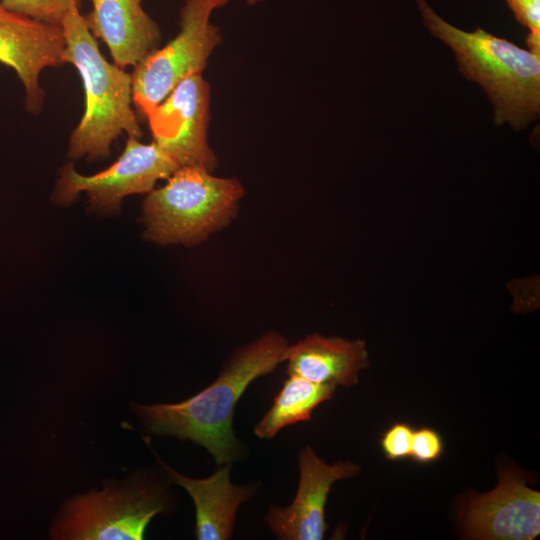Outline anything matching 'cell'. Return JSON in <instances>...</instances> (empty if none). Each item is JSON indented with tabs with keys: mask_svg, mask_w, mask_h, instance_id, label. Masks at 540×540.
<instances>
[{
	"mask_svg": "<svg viewBox=\"0 0 540 540\" xmlns=\"http://www.w3.org/2000/svg\"><path fill=\"white\" fill-rule=\"evenodd\" d=\"M288 347L284 336L269 332L236 353L217 379L191 398L132 408L150 433L190 440L204 447L218 466L232 464L243 449L232 427L235 406L254 380L286 360Z\"/></svg>",
	"mask_w": 540,
	"mask_h": 540,
	"instance_id": "6da1fadb",
	"label": "cell"
},
{
	"mask_svg": "<svg viewBox=\"0 0 540 540\" xmlns=\"http://www.w3.org/2000/svg\"><path fill=\"white\" fill-rule=\"evenodd\" d=\"M430 33L454 52L461 73L478 83L494 106V122L522 129L540 112V55L478 27L466 32L417 0Z\"/></svg>",
	"mask_w": 540,
	"mask_h": 540,
	"instance_id": "7a4b0ae2",
	"label": "cell"
},
{
	"mask_svg": "<svg viewBox=\"0 0 540 540\" xmlns=\"http://www.w3.org/2000/svg\"><path fill=\"white\" fill-rule=\"evenodd\" d=\"M61 26L65 37L62 60L75 66L85 90V111L70 137L68 155L104 159L123 132L137 139L142 136L132 109L131 74L104 58L77 6L68 10Z\"/></svg>",
	"mask_w": 540,
	"mask_h": 540,
	"instance_id": "3957f363",
	"label": "cell"
},
{
	"mask_svg": "<svg viewBox=\"0 0 540 540\" xmlns=\"http://www.w3.org/2000/svg\"><path fill=\"white\" fill-rule=\"evenodd\" d=\"M244 194L236 178L182 166L164 186L148 193L143 203L145 236L159 244H199L232 221Z\"/></svg>",
	"mask_w": 540,
	"mask_h": 540,
	"instance_id": "277c9868",
	"label": "cell"
},
{
	"mask_svg": "<svg viewBox=\"0 0 540 540\" xmlns=\"http://www.w3.org/2000/svg\"><path fill=\"white\" fill-rule=\"evenodd\" d=\"M169 506L166 489L139 478L68 501L51 529V537L72 540H141L152 518Z\"/></svg>",
	"mask_w": 540,
	"mask_h": 540,
	"instance_id": "5b68a950",
	"label": "cell"
},
{
	"mask_svg": "<svg viewBox=\"0 0 540 540\" xmlns=\"http://www.w3.org/2000/svg\"><path fill=\"white\" fill-rule=\"evenodd\" d=\"M215 9L216 0H184L177 36L134 67L133 103L143 114L160 104L183 79L206 68L221 42L219 27L210 20Z\"/></svg>",
	"mask_w": 540,
	"mask_h": 540,
	"instance_id": "8992f818",
	"label": "cell"
},
{
	"mask_svg": "<svg viewBox=\"0 0 540 540\" xmlns=\"http://www.w3.org/2000/svg\"><path fill=\"white\" fill-rule=\"evenodd\" d=\"M178 168L155 142L143 144L135 137H128L118 160L104 171L83 176L75 171L72 163L65 165L54 198L67 204L85 191L93 208L113 211L119 208L125 196L151 192L158 180L168 179Z\"/></svg>",
	"mask_w": 540,
	"mask_h": 540,
	"instance_id": "52a82bcc",
	"label": "cell"
},
{
	"mask_svg": "<svg viewBox=\"0 0 540 540\" xmlns=\"http://www.w3.org/2000/svg\"><path fill=\"white\" fill-rule=\"evenodd\" d=\"M210 86L201 74L183 79L157 106L148 110L155 142L178 165L198 166L210 172L218 161L208 144Z\"/></svg>",
	"mask_w": 540,
	"mask_h": 540,
	"instance_id": "ba28073f",
	"label": "cell"
},
{
	"mask_svg": "<svg viewBox=\"0 0 540 540\" xmlns=\"http://www.w3.org/2000/svg\"><path fill=\"white\" fill-rule=\"evenodd\" d=\"M525 474L504 467L497 486L471 496L459 513L465 536L481 540H533L540 534V493Z\"/></svg>",
	"mask_w": 540,
	"mask_h": 540,
	"instance_id": "9c48e42d",
	"label": "cell"
},
{
	"mask_svg": "<svg viewBox=\"0 0 540 540\" xmlns=\"http://www.w3.org/2000/svg\"><path fill=\"white\" fill-rule=\"evenodd\" d=\"M298 462L294 500L287 507L269 506L265 520L281 540H321L327 530L324 512L332 485L356 475L360 468L349 461L327 464L310 446L300 450Z\"/></svg>",
	"mask_w": 540,
	"mask_h": 540,
	"instance_id": "30bf717a",
	"label": "cell"
},
{
	"mask_svg": "<svg viewBox=\"0 0 540 540\" xmlns=\"http://www.w3.org/2000/svg\"><path fill=\"white\" fill-rule=\"evenodd\" d=\"M62 26L34 20L0 6V63L12 68L25 89V107L38 112L44 92L39 76L47 67L63 65Z\"/></svg>",
	"mask_w": 540,
	"mask_h": 540,
	"instance_id": "8fae6325",
	"label": "cell"
},
{
	"mask_svg": "<svg viewBox=\"0 0 540 540\" xmlns=\"http://www.w3.org/2000/svg\"><path fill=\"white\" fill-rule=\"evenodd\" d=\"M92 10L85 23L96 38L106 44L113 63L125 69L135 67L161 41L159 25L143 9V0H89Z\"/></svg>",
	"mask_w": 540,
	"mask_h": 540,
	"instance_id": "7c38bea8",
	"label": "cell"
},
{
	"mask_svg": "<svg viewBox=\"0 0 540 540\" xmlns=\"http://www.w3.org/2000/svg\"><path fill=\"white\" fill-rule=\"evenodd\" d=\"M160 463L171 481L182 486L193 499L196 512V538L199 540L231 538L238 508L255 494L256 488L233 484L230 481L231 464L221 465L208 478L193 479L178 473L162 461Z\"/></svg>",
	"mask_w": 540,
	"mask_h": 540,
	"instance_id": "4fadbf2b",
	"label": "cell"
},
{
	"mask_svg": "<svg viewBox=\"0 0 540 540\" xmlns=\"http://www.w3.org/2000/svg\"><path fill=\"white\" fill-rule=\"evenodd\" d=\"M287 373L319 384L353 386L359 372L369 366L363 340L308 335L287 353ZM285 360V361H286Z\"/></svg>",
	"mask_w": 540,
	"mask_h": 540,
	"instance_id": "5bb4252c",
	"label": "cell"
},
{
	"mask_svg": "<svg viewBox=\"0 0 540 540\" xmlns=\"http://www.w3.org/2000/svg\"><path fill=\"white\" fill-rule=\"evenodd\" d=\"M335 389L334 385L289 375L271 408L254 427V434L260 439H271L284 427L310 420L313 410L329 400Z\"/></svg>",
	"mask_w": 540,
	"mask_h": 540,
	"instance_id": "9a60e30c",
	"label": "cell"
},
{
	"mask_svg": "<svg viewBox=\"0 0 540 540\" xmlns=\"http://www.w3.org/2000/svg\"><path fill=\"white\" fill-rule=\"evenodd\" d=\"M81 3L82 0H1L6 10L57 26H61L72 6L80 8Z\"/></svg>",
	"mask_w": 540,
	"mask_h": 540,
	"instance_id": "2e32d148",
	"label": "cell"
},
{
	"mask_svg": "<svg viewBox=\"0 0 540 540\" xmlns=\"http://www.w3.org/2000/svg\"><path fill=\"white\" fill-rule=\"evenodd\" d=\"M413 430L405 423H395L383 435L381 447L388 459L410 457Z\"/></svg>",
	"mask_w": 540,
	"mask_h": 540,
	"instance_id": "e0dca14e",
	"label": "cell"
},
{
	"mask_svg": "<svg viewBox=\"0 0 540 540\" xmlns=\"http://www.w3.org/2000/svg\"><path fill=\"white\" fill-rule=\"evenodd\" d=\"M443 452L441 436L432 429L421 428L413 431L411 454L420 463L436 461Z\"/></svg>",
	"mask_w": 540,
	"mask_h": 540,
	"instance_id": "ac0fdd59",
	"label": "cell"
},
{
	"mask_svg": "<svg viewBox=\"0 0 540 540\" xmlns=\"http://www.w3.org/2000/svg\"><path fill=\"white\" fill-rule=\"evenodd\" d=\"M518 22L540 35V0H506Z\"/></svg>",
	"mask_w": 540,
	"mask_h": 540,
	"instance_id": "d6986e66",
	"label": "cell"
},
{
	"mask_svg": "<svg viewBox=\"0 0 540 540\" xmlns=\"http://www.w3.org/2000/svg\"><path fill=\"white\" fill-rule=\"evenodd\" d=\"M530 52L540 55V35L529 33L526 38Z\"/></svg>",
	"mask_w": 540,
	"mask_h": 540,
	"instance_id": "ffe728a7",
	"label": "cell"
},
{
	"mask_svg": "<svg viewBox=\"0 0 540 540\" xmlns=\"http://www.w3.org/2000/svg\"><path fill=\"white\" fill-rule=\"evenodd\" d=\"M230 0H216L217 2V7L218 8H221L223 7L224 5H226ZM246 3L250 4V5H255L259 2H262V1H265V0H244Z\"/></svg>",
	"mask_w": 540,
	"mask_h": 540,
	"instance_id": "44dd1931",
	"label": "cell"
},
{
	"mask_svg": "<svg viewBox=\"0 0 540 540\" xmlns=\"http://www.w3.org/2000/svg\"><path fill=\"white\" fill-rule=\"evenodd\" d=\"M0 6H1V0H0Z\"/></svg>",
	"mask_w": 540,
	"mask_h": 540,
	"instance_id": "7402d4cb",
	"label": "cell"
}]
</instances>
